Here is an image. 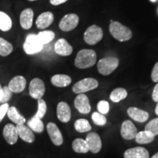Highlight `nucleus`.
<instances>
[{
	"label": "nucleus",
	"mask_w": 158,
	"mask_h": 158,
	"mask_svg": "<svg viewBox=\"0 0 158 158\" xmlns=\"http://www.w3.org/2000/svg\"><path fill=\"white\" fill-rule=\"evenodd\" d=\"M97 60L96 52L91 49H83L77 54L75 59V65L78 68H89L95 64Z\"/></svg>",
	"instance_id": "nucleus-1"
},
{
	"label": "nucleus",
	"mask_w": 158,
	"mask_h": 158,
	"mask_svg": "<svg viewBox=\"0 0 158 158\" xmlns=\"http://www.w3.org/2000/svg\"><path fill=\"white\" fill-rule=\"evenodd\" d=\"M109 31L112 36L120 42L129 40L133 36L132 31L118 21H113L110 23Z\"/></svg>",
	"instance_id": "nucleus-2"
},
{
	"label": "nucleus",
	"mask_w": 158,
	"mask_h": 158,
	"mask_svg": "<svg viewBox=\"0 0 158 158\" xmlns=\"http://www.w3.org/2000/svg\"><path fill=\"white\" fill-rule=\"evenodd\" d=\"M119 61L116 57H106L100 59L98 64V70L102 76H108L117 68Z\"/></svg>",
	"instance_id": "nucleus-3"
},
{
	"label": "nucleus",
	"mask_w": 158,
	"mask_h": 158,
	"mask_svg": "<svg viewBox=\"0 0 158 158\" xmlns=\"http://www.w3.org/2000/svg\"><path fill=\"white\" fill-rule=\"evenodd\" d=\"M23 50L26 54L29 55H33L37 54L43 48V45L38 39L37 35L30 34L26 37L25 43L23 45Z\"/></svg>",
	"instance_id": "nucleus-4"
},
{
	"label": "nucleus",
	"mask_w": 158,
	"mask_h": 158,
	"mask_svg": "<svg viewBox=\"0 0 158 158\" xmlns=\"http://www.w3.org/2000/svg\"><path fill=\"white\" fill-rule=\"evenodd\" d=\"M98 81L92 78H86L79 81L73 86V91L76 94H83L98 87Z\"/></svg>",
	"instance_id": "nucleus-5"
},
{
	"label": "nucleus",
	"mask_w": 158,
	"mask_h": 158,
	"mask_svg": "<svg viewBox=\"0 0 158 158\" xmlns=\"http://www.w3.org/2000/svg\"><path fill=\"white\" fill-rule=\"evenodd\" d=\"M103 37L102 29L97 25H92L84 32L85 42L89 45H95L101 40Z\"/></svg>",
	"instance_id": "nucleus-6"
},
{
	"label": "nucleus",
	"mask_w": 158,
	"mask_h": 158,
	"mask_svg": "<svg viewBox=\"0 0 158 158\" xmlns=\"http://www.w3.org/2000/svg\"><path fill=\"white\" fill-rule=\"evenodd\" d=\"M29 94L34 99H40L44 95L45 92V86L44 82L41 79L35 78L31 81L29 84Z\"/></svg>",
	"instance_id": "nucleus-7"
},
{
	"label": "nucleus",
	"mask_w": 158,
	"mask_h": 158,
	"mask_svg": "<svg viewBox=\"0 0 158 158\" xmlns=\"http://www.w3.org/2000/svg\"><path fill=\"white\" fill-rule=\"evenodd\" d=\"M79 22V18L76 14L70 13L64 15L59 23V27L63 31H70L76 28Z\"/></svg>",
	"instance_id": "nucleus-8"
},
{
	"label": "nucleus",
	"mask_w": 158,
	"mask_h": 158,
	"mask_svg": "<svg viewBox=\"0 0 158 158\" xmlns=\"http://www.w3.org/2000/svg\"><path fill=\"white\" fill-rule=\"evenodd\" d=\"M75 107L81 114H86L91 111V106L88 97L83 94H78L75 99Z\"/></svg>",
	"instance_id": "nucleus-9"
},
{
	"label": "nucleus",
	"mask_w": 158,
	"mask_h": 158,
	"mask_svg": "<svg viewBox=\"0 0 158 158\" xmlns=\"http://www.w3.org/2000/svg\"><path fill=\"white\" fill-rule=\"evenodd\" d=\"M86 141L87 142L89 149L91 152L97 154L101 150L102 141L100 135L96 133H89L86 135Z\"/></svg>",
	"instance_id": "nucleus-10"
},
{
	"label": "nucleus",
	"mask_w": 158,
	"mask_h": 158,
	"mask_svg": "<svg viewBox=\"0 0 158 158\" xmlns=\"http://www.w3.org/2000/svg\"><path fill=\"white\" fill-rule=\"evenodd\" d=\"M47 131L50 136L51 141L54 145H62L63 143V136L56 124L53 123V122H49L47 124Z\"/></svg>",
	"instance_id": "nucleus-11"
},
{
	"label": "nucleus",
	"mask_w": 158,
	"mask_h": 158,
	"mask_svg": "<svg viewBox=\"0 0 158 158\" xmlns=\"http://www.w3.org/2000/svg\"><path fill=\"white\" fill-rule=\"evenodd\" d=\"M138 133L137 128L130 120H126L122 124L121 135L125 140H132L135 138Z\"/></svg>",
	"instance_id": "nucleus-12"
},
{
	"label": "nucleus",
	"mask_w": 158,
	"mask_h": 158,
	"mask_svg": "<svg viewBox=\"0 0 158 158\" xmlns=\"http://www.w3.org/2000/svg\"><path fill=\"white\" fill-rule=\"evenodd\" d=\"M56 114L58 119L63 123H67L70 120L71 110L69 105L65 102H60L57 106Z\"/></svg>",
	"instance_id": "nucleus-13"
},
{
	"label": "nucleus",
	"mask_w": 158,
	"mask_h": 158,
	"mask_svg": "<svg viewBox=\"0 0 158 158\" xmlns=\"http://www.w3.org/2000/svg\"><path fill=\"white\" fill-rule=\"evenodd\" d=\"M72 45L69 44L65 39L61 38L56 41L54 45V51L57 54L60 56H67L72 54L73 52Z\"/></svg>",
	"instance_id": "nucleus-14"
},
{
	"label": "nucleus",
	"mask_w": 158,
	"mask_h": 158,
	"mask_svg": "<svg viewBox=\"0 0 158 158\" xmlns=\"http://www.w3.org/2000/svg\"><path fill=\"white\" fill-rule=\"evenodd\" d=\"M3 136L5 141L9 144H10V145L15 144L17 142L18 138H19L16 127L12 124H6L3 130Z\"/></svg>",
	"instance_id": "nucleus-15"
},
{
	"label": "nucleus",
	"mask_w": 158,
	"mask_h": 158,
	"mask_svg": "<svg viewBox=\"0 0 158 158\" xmlns=\"http://www.w3.org/2000/svg\"><path fill=\"white\" fill-rule=\"evenodd\" d=\"M27 86V81L22 76H17L12 78L9 83L8 87L12 92L20 93L23 92Z\"/></svg>",
	"instance_id": "nucleus-16"
},
{
	"label": "nucleus",
	"mask_w": 158,
	"mask_h": 158,
	"mask_svg": "<svg viewBox=\"0 0 158 158\" xmlns=\"http://www.w3.org/2000/svg\"><path fill=\"white\" fill-rule=\"evenodd\" d=\"M34 12L31 8L23 10L20 15V23L23 29H29L32 27Z\"/></svg>",
	"instance_id": "nucleus-17"
},
{
	"label": "nucleus",
	"mask_w": 158,
	"mask_h": 158,
	"mask_svg": "<svg viewBox=\"0 0 158 158\" xmlns=\"http://www.w3.org/2000/svg\"><path fill=\"white\" fill-rule=\"evenodd\" d=\"M54 14L51 12H44L37 17L36 26L40 29H46L54 21Z\"/></svg>",
	"instance_id": "nucleus-18"
},
{
	"label": "nucleus",
	"mask_w": 158,
	"mask_h": 158,
	"mask_svg": "<svg viewBox=\"0 0 158 158\" xmlns=\"http://www.w3.org/2000/svg\"><path fill=\"white\" fill-rule=\"evenodd\" d=\"M124 158H149V154L143 147L130 148L124 152Z\"/></svg>",
	"instance_id": "nucleus-19"
},
{
	"label": "nucleus",
	"mask_w": 158,
	"mask_h": 158,
	"mask_svg": "<svg viewBox=\"0 0 158 158\" xmlns=\"http://www.w3.org/2000/svg\"><path fill=\"white\" fill-rule=\"evenodd\" d=\"M16 129L18 135L23 141L27 142V143L34 142L35 137L33 131L30 128L24 124H20V125H16Z\"/></svg>",
	"instance_id": "nucleus-20"
},
{
	"label": "nucleus",
	"mask_w": 158,
	"mask_h": 158,
	"mask_svg": "<svg viewBox=\"0 0 158 158\" xmlns=\"http://www.w3.org/2000/svg\"><path fill=\"white\" fill-rule=\"evenodd\" d=\"M127 114L130 117L138 122H145L149 118V114L145 110L136 107H130L127 109Z\"/></svg>",
	"instance_id": "nucleus-21"
},
{
	"label": "nucleus",
	"mask_w": 158,
	"mask_h": 158,
	"mask_svg": "<svg viewBox=\"0 0 158 158\" xmlns=\"http://www.w3.org/2000/svg\"><path fill=\"white\" fill-rule=\"evenodd\" d=\"M51 84L56 87H66L71 84V78L68 75L57 74L52 76L51 79Z\"/></svg>",
	"instance_id": "nucleus-22"
},
{
	"label": "nucleus",
	"mask_w": 158,
	"mask_h": 158,
	"mask_svg": "<svg viewBox=\"0 0 158 158\" xmlns=\"http://www.w3.org/2000/svg\"><path fill=\"white\" fill-rule=\"evenodd\" d=\"M7 116L12 122H14L16 125L20 124H24L26 122V119L23 116L19 113V110L14 106L9 107L8 110L7 112Z\"/></svg>",
	"instance_id": "nucleus-23"
},
{
	"label": "nucleus",
	"mask_w": 158,
	"mask_h": 158,
	"mask_svg": "<svg viewBox=\"0 0 158 158\" xmlns=\"http://www.w3.org/2000/svg\"><path fill=\"white\" fill-rule=\"evenodd\" d=\"M155 136L150 132L144 130L137 133L135 139V141L139 144H147L152 143L155 140Z\"/></svg>",
	"instance_id": "nucleus-24"
},
{
	"label": "nucleus",
	"mask_w": 158,
	"mask_h": 158,
	"mask_svg": "<svg viewBox=\"0 0 158 158\" xmlns=\"http://www.w3.org/2000/svg\"><path fill=\"white\" fill-rule=\"evenodd\" d=\"M72 147L73 149L76 153L86 154L89 151L87 142L86 141V140L82 139V138H76V139H75L73 142Z\"/></svg>",
	"instance_id": "nucleus-25"
},
{
	"label": "nucleus",
	"mask_w": 158,
	"mask_h": 158,
	"mask_svg": "<svg viewBox=\"0 0 158 158\" xmlns=\"http://www.w3.org/2000/svg\"><path fill=\"white\" fill-rule=\"evenodd\" d=\"M13 22L10 17L7 13L0 11V30L7 31L12 28Z\"/></svg>",
	"instance_id": "nucleus-26"
},
{
	"label": "nucleus",
	"mask_w": 158,
	"mask_h": 158,
	"mask_svg": "<svg viewBox=\"0 0 158 158\" xmlns=\"http://www.w3.org/2000/svg\"><path fill=\"white\" fill-rule=\"evenodd\" d=\"M127 96V90L123 88H116L111 92L110 94V99L114 102H118L125 99Z\"/></svg>",
	"instance_id": "nucleus-27"
},
{
	"label": "nucleus",
	"mask_w": 158,
	"mask_h": 158,
	"mask_svg": "<svg viewBox=\"0 0 158 158\" xmlns=\"http://www.w3.org/2000/svg\"><path fill=\"white\" fill-rule=\"evenodd\" d=\"M28 126L32 131L40 133L44 130V124L40 118L33 116L28 122Z\"/></svg>",
	"instance_id": "nucleus-28"
},
{
	"label": "nucleus",
	"mask_w": 158,
	"mask_h": 158,
	"mask_svg": "<svg viewBox=\"0 0 158 158\" xmlns=\"http://www.w3.org/2000/svg\"><path fill=\"white\" fill-rule=\"evenodd\" d=\"M75 129L78 133H86L90 131L92 129L89 122L85 118H79L74 123Z\"/></svg>",
	"instance_id": "nucleus-29"
},
{
	"label": "nucleus",
	"mask_w": 158,
	"mask_h": 158,
	"mask_svg": "<svg viewBox=\"0 0 158 158\" xmlns=\"http://www.w3.org/2000/svg\"><path fill=\"white\" fill-rule=\"evenodd\" d=\"M13 46L10 43L0 37V56H7L13 52Z\"/></svg>",
	"instance_id": "nucleus-30"
},
{
	"label": "nucleus",
	"mask_w": 158,
	"mask_h": 158,
	"mask_svg": "<svg viewBox=\"0 0 158 158\" xmlns=\"http://www.w3.org/2000/svg\"><path fill=\"white\" fill-rule=\"evenodd\" d=\"M38 39L40 40L41 43L44 45L45 44H48V43H51L55 37V34L54 31L50 30L43 31L38 33L37 35Z\"/></svg>",
	"instance_id": "nucleus-31"
},
{
	"label": "nucleus",
	"mask_w": 158,
	"mask_h": 158,
	"mask_svg": "<svg viewBox=\"0 0 158 158\" xmlns=\"http://www.w3.org/2000/svg\"><path fill=\"white\" fill-rule=\"evenodd\" d=\"M37 104H38V108H37V111L36 114H35L34 116L42 119V118L44 117L45 113H46V110H47L46 102H45L44 100H43L42 98H40V99H38Z\"/></svg>",
	"instance_id": "nucleus-32"
},
{
	"label": "nucleus",
	"mask_w": 158,
	"mask_h": 158,
	"mask_svg": "<svg viewBox=\"0 0 158 158\" xmlns=\"http://www.w3.org/2000/svg\"><path fill=\"white\" fill-rule=\"evenodd\" d=\"M145 130L152 133L155 136L158 135V118L151 120L145 126Z\"/></svg>",
	"instance_id": "nucleus-33"
},
{
	"label": "nucleus",
	"mask_w": 158,
	"mask_h": 158,
	"mask_svg": "<svg viewBox=\"0 0 158 158\" xmlns=\"http://www.w3.org/2000/svg\"><path fill=\"white\" fill-rule=\"evenodd\" d=\"M92 118L94 123L98 126H104L107 122L106 116L98 112H94L92 115Z\"/></svg>",
	"instance_id": "nucleus-34"
},
{
	"label": "nucleus",
	"mask_w": 158,
	"mask_h": 158,
	"mask_svg": "<svg viewBox=\"0 0 158 158\" xmlns=\"http://www.w3.org/2000/svg\"><path fill=\"white\" fill-rule=\"evenodd\" d=\"M98 110L100 114H106L109 111V103L106 100H100L98 103Z\"/></svg>",
	"instance_id": "nucleus-35"
},
{
	"label": "nucleus",
	"mask_w": 158,
	"mask_h": 158,
	"mask_svg": "<svg viewBox=\"0 0 158 158\" xmlns=\"http://www.w3.org/2000/svg\"><path fill=\"white\" fill-rule=\"evenodd\" d=\"M12 92L10 90L8 86H4L3 87V96L2 99L1 100V103H5L7 101H9L11 98Z\"/></svg>",
	"instance_id": "nucleus-36"
},
{
	"label": "nucleus",
	"mask_w": 158,
	"mask_h": 158,
	"mask_svg": "<svg viewBox=\"0 0 158 158\" xmlns=\"http://www.w3.org/2000/svg\"><path fill=\"white\" fill-rule=\"evenodd\" d=\"M9 108V105L7 102L5 103H2L1 106H0V122L2 121L3 118L5 117V114H7V110Z\"/></svg>",
	"instance_id": "nucleus-37"
},
{
	"label": "nucleus",
	"mask_w": 158,
	"mask_h": 158,
	"mask_svg": "<svg viewBox=\"0 0 158 158\" xmlns=\"http://www.w3.org/2000/svg\"><path fill=\"white\" fill-rule=\"evenodd\" d=\"M151 77L154 82H158V62L156 63L154 66Z\"/></svg>",
	"instance_id": "nucleus-38"
},
{
	"label": "nucleus",
	"mask_w": 158,
	"mask_h": 158,
	"mask_svg": "<svg viewBox=\"0 0 158 158\" xmlns=\"http://www.w3.org/2000/svg\"><path fill=\"white\" fill-rule=\"evenodd\" d=\"M152 100L155 102H158V83L155 85V88H154L153 92H152Z\"/></svg>",
	"instance_id": "nucleus-39"
},
{
	"label": "nucleus",
	"mask_w": 158,
	"mask_h": 158,
	"mask_svg": "<svg viewBox=\"0 0 158 158\" xmlns=\"http://www.w3.org/2000/svg\"><path fill=\"white\" fill-rule=\"evenodd\" d=\"M68 0H50V3L52 5L54 6H57V5H60L66 2Z\"/></svg>",
	"instance_id": "nucleus-40"
},
{
	"label": "nucleus",
	"mask_w": 158,
	"mask_h": 158,
	"mask_svg": "<svg viewBox=\"0 0 158 158\" xmlns=\"http://www.w3.org/2000/svg\"><path fill=\"white\" fill-rule=\"evenodd\" d=\"M3 96V87L1 86V84H0V102H1Z\"/></svg>",
	"instance_id": "nucleus-41"
},
{
	"label": "nucleus",
	"mask_w": 158,
	"mask_h": 158,
	"mask_svg": "<svg viewBox=\"0 0 158 158\" xmlns=\"http://www.w3.org/2000/svg\"><path fill=\"white\" fill-rule=\"evenodd\" d=\"M155 114H156V115L158 116V102H157V106H156V107H155Z\"/></svg>",
	"instance_id": "nucleus-42"
},
{
	"label": "nucleus",
	"mask_w": 158,
	"mask_h": 158,
	"mask_svg": "<svg viewBox=\"0 0 158 158\" xmlns=\"http://www.w3.org/2000/svg\"><path fill=\"white\" fill-rule=\"evenodd\" d=\"M151 158H158V152H157L155 155H154Z\"/></svg>",
	"instance_id": "nucleus-43"
},
{
	"label": "nucleus",
	"mask_w": 158,
	"mask_h": 158,
	"mask_svg": "<svg viewBox=\"0 0 158 158\" xmlns=\"http://www.w3.org/2000/svg\"><path fill=\"white\" fill-rule=\"evenodd\" d=\"M151 2H155L157 1V0H150Z\"/></svg>",
	"instance_id": "nucleus-44"
},
{
	"label": "nucleus",
	"mask_w": 158,
	"mask_h": 158,
	"mask_svg": "<svg viewBox=\"0 0 158 158\" xmlns=\"http://www.w3.org/2000/svg\"><path fill=\"white\" fill-rule=\"evenodd\" d=\"M29 2H34V1H37V0H28Z\"/></svg>",
	"instance_id": "nucleus-45"
}]
</instances>
